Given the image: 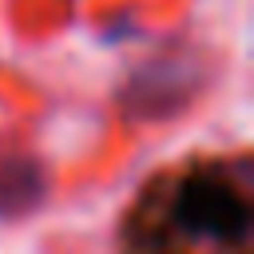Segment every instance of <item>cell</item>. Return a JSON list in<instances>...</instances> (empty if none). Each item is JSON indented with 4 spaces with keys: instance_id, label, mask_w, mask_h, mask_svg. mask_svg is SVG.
Returning <instances> with one entry per match:
<instances>
[{
    "instance_id": "obj_1",
    "label": "cell",
    "mask_w": 254,
    "mask_h": 254,
    "mask_svg": "<svg viewBox=\"0 0 254 254\" xmlns=\"http://www.w3.org/2000/svg\"><path fill=\"white\" fill-rule=\"evenodd\" d=\"M250 234L246 167L194 163L143 198L131 222V254H250Z\"/></svg>"
},
{
    "instance_id": "obj_2",
    "label": "cell",
    "mask_w": 254,
    "mask_h": 254,
    "mask_svg": "<svg viewBox=\"0 0 254 254\" xmlns=\"http://www.w3.org/2000/svg\"><path fill=\"white\" fill-rule=\"evenodd\" d=\"M44 198V175L32 159H8L0 163V214L16 218L32 210Z\"/></svg>"
}]
</instances>
